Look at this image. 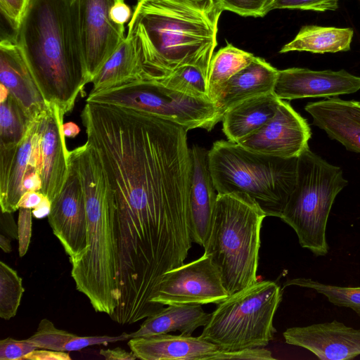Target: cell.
Here are the masks:
<instances>
[{
    "label": "cell",
    "mask_w": 360,
    "mask_h": 360,
    "mask_svg": "<svg viewBox=\"0 0 360 360\" xmlns=\"http://www.w3.org/2000/svg\"><path fill=\"white\" fill-rule=\"evenodd\" d=\"M222 11L215 0H138L127 33L143 81L158 82L187 65L209 73Z\"/></svg>",
    "instance_id": "cell-1"
},
{
    "label": "cell",
    "mask_w": 360,
    "mask_h": 360,
    "mask_svg": "<svg viewBox=\"0 0 360 360\" xmlns=\"http://www.w3.org/2000/svg\"><path fill=\"white\" fill-rule=\"evenodd\" d=\"M15 39L46 103L64 117L90 82L77 0H30Z\"/></svg>",
    "instance_id": "cell-2"
},
{
    "label": "cell",
    "mask_w": 360,
    "mask_h": 360,
    "mask_svg": "<svg viewBox=\"0 0 360 360\" xmlns=\"http://www.w3.org/2000/svg\"><path fill=\"white\" fill-rule=\"evenodd\" d=\"M82 186L86 212V250L71 262L76 288L97 312L110 316L120 300V257L115 209L94 148L86 143L69 151Z\"/></svg>",
    "instance_id": "cell-3"
},
{
    "label": "cell",
    "mask_w": 360,
    "mask_h": 360,
    "mask_svg": "<svg viewBox=\"0 0 360 360\" xmlns=\"http://www.w3.org/2000/svg\"><path fill=\"white\" fill-rule=\"evenodd\" d=\"M265 212L248 195L218 194L204 247L232 295L257 282L260 232Z\"/></svg>",
    "instance_id": "cell-4"
},
{
    "label": "cell",
    "mask_w": 360,
    "mask_h": 360,
    "mask_svg": "<svg viewBox=\"0 0 360 360\" xmlns=\"http://www.w3.org/2000/svg\"><path fill=\"white\" fill-rule=\"evenodd\" d=\"M208 157L218 194L244 193L266 217H281L295 186L297 158L252 152L229 140L215 141Z\"/></svg>",
    "instance_id": "cell-5"
},
{
    "label": "cell",
    "mask_w": 360,
    "mask_h": 360,
    "mask_svg": "<svg viewBox=\"0 0 360 360\" xmlns=\"http://www.w3.org/2000/svg\"><path fill=\"white\" fill-rule=\"evenodd\" d=\"M347 184L339 167L309 147L297 157L295 186L280 218L295 231L301 247L316 257L328 252V216L336 196Z\"/></svg>",
    "instance_id": "cell-6"
},
{
    "label": "cell",
    "mask_w": 360,
    "mask_h": 360,
    "mask_svg": "<svg viewBox=\"0 0 360 360\" xmlns=\"http://www.w3.org/2000/svg\"><path fill=\"white\" fill-rule=\"evenodd\" d=\"M282 300L280 285L257 281L219 303L200 335L219 350L264 347L273 339V321Z\"/></svg>",
    "instance_id": "cell-7"
},
{
    "label": "cell",
    "mask_w": 360,
    "mask_h": 360,
    "mask_svg": "<svg viewBox=\"0 0 360 360\" xmlns=\"http://www.w3.org/2000/svg\"><path fill=\"white\" fill-rule=\"evenodd\" d=\"M86 102L112 104L142 110L181 126L187 131H211L222 120L210 100L191 97L153 81H136L89 95Z\"/></svg>",
    "instance_id": "cell-8"
},
{
    "label": "cell",
    "mask_w": 360,
    "mask_h": 360,
    "mask_svg": "<svg viewBox=\"0 0 360 360\" xmlns=\"http://www.w3.org/2000/svg\"><path fill=\"white\" fill-rule=\"evenodd\" d=\"M229 295L219 269L204 253L200 258L166 272L151 302L162 307L172 304H218Z\"/></svg>",
    "instance_id": "cell-9"
},
{
    "label": "cell",
    "mask_w": 360,
    "mask_h": 360,
    "mask_svg": "<svg viewBox=\"0 0 360 360\" xmlns=\"http://www.w3.org/2000/svg\"><path fill=\"white\" fill-rule=\"evenodd\" d=\"M117 0H77L84 58L90 82L124 40V25L115 23L110 8Z\"/></svg>",
    "instance_id": "cell-10"
},
{
    "label": "cell",
    "mask_w": 360,
    "mask_h": 360,
    "mask_svg": "<svg viewBox=\"0 0 360 360\" xmlns=\"http://www.w3.org/2000/svg\"><path fill=\"white\" fill-rule=\"evenodd\" d=\"M48 220L70 262L81 257L87 248L86 204L79 174L70 158L68 178L51 202Z\"/></svg>",
    "instance_id": "cell-11"
},
{
    "label": "cell",
    "mask_w": 360,
    "mask_h": 360,
    "mask_svg": "<svg viewBox=\"0 0 360 360\" xmlns=\"http://www.w3.org/2000/svg\"><path fill=\"white\" fill-rule=\"evenodd\" d=\"M311 132L307 120L281 100L274 116L254 134L237 143L252 152L276 157L297 158L309 147Z\"/></svg>",
    "instance_id": "cell-12"
},
{
    "label": "cell",
    "mask_w": 360,
    "mask_h": 360,
    "mask_svg": "<svg viewBox=\"0 0 360 360\" xmlns=\"http://www.w3.org/2000/svg\"><path fill=\"white\" fill-rule=\"evenodd\" d=\"M58 108L49 105L39 117V174L41 192L52 202L62 190L69 173V150Z\"/></svg>",
    "instance_id": "cell-13"
},
{
    "label": "cell",
    "mask_w": 360,
    "mask_h": 360,
    "mask_svg": "<svg viewBox=\"0 0 360 360\" xmlns=\"http://www.w3.org/2000/svg\"><path fill=\"white\" fill-rule=\"evenodd\" d=\"M38 126L39 117L32 121L19 144L0 146V206L3 212L19 210L18 203L25 193V177L34 172L39 174Z\"/></svg>",
    "instance_id": "cell-14"
},
{
    "label": "cell",
    "mask_w": 360,
    "mask_h": 360,
    "mask_svg": "<svg viewBox=\"0 0 360 360\" xmlns=\"http://www.w3.org/2000/svg\"><path fill=\"white\" fill-rule=\"evenodd\" d=\"M360 89V77L345 70H312L291 68L278 70L274 94L281 100L330 98Z\"/></svg>",
    "instance_id": "cell-15"
},
{
    "label": "cell",
    "mask_w": 360,
    "mask_h": 360,
    "mask_svg": "<svg viewBox=\"0 0 360 360\" xmlns=\"http://www.w3.org/2000/svg\"><path fill=\"white\" fill-rule=\"evenodd\" d=\"M283 335L287 344L306 349L321 360L352 359L360 355V329L336 320L289 328Z\"/></svg>",
    "instance_id": "cell-16"
},
{
    "label": "cell",
    "mask_w": 360,
    "mask_h": 360,
    "mask_svg": "<svg viewBox=\"0 0 360 360\" xmlns=\"http://www.w3.org/2000/svg\"><path fill=\"white\" fill-rule=\"evenodd\" d=\"M208 152L197 145L191 148L188 226L192 242L203 248L210 236L218 196L210 169Z\"/></svg>",
    "instance_id": "cell-17"
},
{
    "label": "cell",
    "mask_w": 360,
    "mask_h": 360,
    "mask_svg": "<svg viewBox=\"0 0 360 360\" xmlns=\"http://www.w3.org/2000/svg\"><path fill=\"white\" fill-rule=\"evenodd\" d=\"M0 82L20 104L30 118H38L46 110V103L14 39L0 42Z\"/></svg>",
    "instance_id": "cell-18"
},
{
    "label": "cell",
    "mask_w": 360,
    "mask_h": 360,
    "mask_svg": "<svg viewBox=\"0 0 360 360\" xmlns=\"http://www.w3.org/2000/svg\"><path fill=\"white\" fill-rule=\"evenodd\" d=\"M304 110L313 124L347 150L360 153V101H345L338 96L309 102Z\"/></svg>",
    "instance_id": "cell-19"
},
{
    "label": "cell",
    "mask_w": 360,
    "mask_h": 360,
    "mask_svg": "<svg viewBox=\"0 0 360 360\" xmlns=\"http://www.w3.org/2000/svg\"><path fill=\"white\" fill-rule=\"evenodd\" d=\"M128 345L142 360H211L219 349L200 336L168 333L131 338Z\"/></svg>",
    "instance_id": "cell-20"
},
{
    "label": "cell",
    "mask_w": 360,
    "mask_h": 360,
    "mask_svg": "<svg viewBox=\"0 0 360 360\" xmlns=\"http://www.w3.org/2000/svg\"><path fill=\"white\" fill-rule=\"evenodd\" d=\"M278 74V70L255 56L250 65L228 80L214 101L222 117L230 108L243 101L274 93Z\"/></svg>",
    "instance_id": "cell-21"
},
{
    "label": "cell",
    "mask_w": 360,
    "mask_h": 360,
    "mask_svg": "<svg viewBox=\"0 0 360 360\" xmlns=\"http://www.w3.org/2000/svg\"><path fill=\"white\" fill-rule=\"evenodd\" d=\"M281 99L274 93L243 101L223 115L222 129L229 141L237 143L262 128L275 115Z\"/></svg>",
    "instance_id": "cell-22"
},
{
    "label": "cell",
    "mask_w": 360,
    "mask_h": 360,
    "mask_svg": "<svg viewBox=\"0 0 360 360\" xmlns=\"http://www.w3.org/2000/svg\"><path fill=\"white\" fill-rule=\"evenodd\" d=\"M211 314L200 304H172L146 318L139 330L129 333V338L150 337L169 332L179 331L191 335L200 326H205Z\"/></svg>",
    "instance_id": "cell-23"
},
{
    "label": "cell",
    "mask_w": 360,
    "mask_h": 360,
    "mask_svg": "<svg viewBox=\"0 0 360 360\" xmlns=\"http://www.w3.org/2000/svg\"><path fill=\"white\" fill-rule=\"evenodd\" d=\"M143 80V70L132 37L127 34L111 57L95 76L89 95Z\"/></svg>",
    "instance_id": "cell-24"
},
{
    "label": "cell",
    "mask_w": 360,
    "mask_h": 360,
    "mask_svg": "<svg viewBox=\"0 0 360 360\" xmlns=\"http://www.w3.org/2000/svg\"><path fill=\"white\" fill-rule=\"evenodd\" d=\"M353 36L354 30L350 27L304 25L295 37L285 44L279 52L325 53L347 51L350 50Z\"/></svg>",
    "instance_id": "cell-25"
},
{
    "label": "cell",
    "mask_w": 360,
    "mask_h": 360,
    "mask_svg": "<svg viewBox=\"0 0 360 360\" xmlns=\"http://www.w3.org/2000/svg\"><path fill=\"white\" fill-rule=\"evenodd\" d=\"M129 334L123 333L118 336H79L58 329L47 319L39 323L36 333L27 340L37 348L54 351H79L91 345H107L129 339Z\"/></svg>",
    "instance_id": "cell-26"
},
{
    "label": "cell",
    "mask_w": 360,
    "mask_h": 360,
    "mask_svg": "<svg viewBox=\"0 0 360 360\" xmlns=\"http://www.w3.org/2000/svg\"><path fill=\"white\" fill-rule=\"evenodd\" d=\"M255 56L227 44L211 60L208 77V96L214 103L228 80L250 65Z\"/></svg>",
    "instance_id": "cell-27"
},
{
    "label": "cell",
    "mask_w": 360,
    "mask_h": 360,
    "mask_svg": "<svg viewBox=\"0 0 360 360\" xmlns=\"http://www.w3.org/2000/svg\"><path fill=\"white\" fill-rule=\"evenodd\" d=\"M0 101V146L18 145L25 137L32 120L9 94Z\"/></svg>",
    "instance_id": "cell-28"
},
{
    "label": "cell",
    "mask_w": 360,
    "mask_h": 360,
    "mask_svg": "<svg viewBox=\"0 0 360 360\" xmlns=\"http://www.w3.org/2000/svg\"><path fill=\"white\" fill-rule=\"evenodd\" d=\"M208 77L209 73L201 68L187 65L179 68L169 77L158 83L191 97L210 100Z\"/></svg>",
    "instance_id": "cell-29"
},
{
    "label": "cell",
    "mask_w": 360,
    "mask_h": 360,
    "mask_svg": "<svg viewBox=\"0 0 360 360\" xmlns=\"http://www.w3.org/2000/svg\"><path fill=\"white\" fill-rule=\"evenodd\" d=\"M289 285L312 289L326 297L333 304L350 308L360 317V287H342L324 284L306 278L288 280L284 286Z\"/></svg>",
    "instance_id": "cell-30"
},
{
    "label": "cell",
    "mask_w": 360,
    "mask_h": 360,
    "mask_svg": "<svg viewBox=\"0 0 360 360\" xmlns=\"http://www.w3.org/2000/svg\"><path fill=\"white\" fill-rule=\"evenodd\" d=\"M24 292L22 280L15 270L0 262V316L9 320L16 315Z\"/></svg>",
    "instance_id": "cell-31"
},
{
    "label": "cell",
    "mask_w": 360,
    "mask_h": 360,
    "mask_svg": "<svg viewBox=\"0 0 360 360\" xmlns=\"http://www.w3.org/2000/svg\"><path fill=\"white\" fill-rule=\"evenodd\" d=\"M222 11L242 16L263 17L272 0H215Z\"/></svg>",
    "instance_id": "cell-32"
},
{
    "label": "cell",
    "mask_w": 360,
    "mask_h": 360,
    "mask_svg": "<svg viewBox=\"0 0 360 360\" xmlns=\"http://www.w3.org/2000/svg\"><path fill=\"white\" fill-rule=\"evenodd\" d=\"M340 0H272L267 12L274 9H300L316 12L335 11Z\"/></svg>",
    "instance_id": "cell-33"
},
{
    "label": "cell",
    "mask_w": 360,
    "mask_h": 360,
    "mask_svg": "<svg viewBox=\"0 0 360 360\" xmlns=\"http://www.w3.org/2000/svg\"><path fill=\"white\" fill-rule=\"evenodd\" d=\"M35 349L37 347L27 339L18 340L7 338L0 341V360H22Z\"/></svg>",
    "instance_id": "cell-34"
},
{
    "label": "cell",
    "mask_w": 360,
    "mask_h": 360,
    "mask_svg": "<svg viewBox=\"0 0 360 360\" xmlns=\"http://www.w3.org/2000/svg\"><path fill=\"white\" fill-rule=\"evenodd\" d=\"M30 0H0V11L11 28L18 30Z\"/></svg>",
    "instance_id": "cell-35"
},
{
    "label": "cell",
    "mask_w": 360,
    "mask_h": 360,
    "mask_svg": "<svg viewBox=\"0 0 360 360\" xmlns=\"http://www.w3.org/2000/svg\"><path fill=\"white\" fill-rule=\"evenodd\" d=\"M222 359H250L273 360L275 359L271 352L263 347L248 348L237 351H222L218 349L212 356L211 360Z\"/></svg>",
    "instance_id": "cell-36"
},
{
    "label": "cell",
    "mask_w": 360,
    "mask_h": 360,
    "mask_svg": "<svg viewBox=\"0 0 360 360\" xmlns=\"http://www.w3.org/2000/svg\"><path fill=\"white\" fill-rule=\"evenodd\" d=\"M31 209L20 207L18 219V236L19 242V255L23 257L29 248L32 236Z\"/></svg>",
    "instance_id": "cell-37"
},
{
    "label": "cell",
    "mask_w": 360,
    "mask_h": 360,
    "mask_svg": "<svg viewBox=\"0 0 360 360\" xmlns=\"http://www.w3.org/2000/svg\"><path fill=\"white\" fill-rule=\"evenodd\" d=\"M23 360H70L71 357L65 352L54 351L37 348L25 355Z\"/></svg>",
    "instance_id": "cell-38"
},
{
    "label": "cell",
    "mask_w": 360,
    "mask_h": 360,
    "mask_svg": "<svg viewBox=\"0 0 360 360\" xmlns=\"http://www.w3.org/2000/svg\"><path fill=\"white\" fill-rule=\"evenodd\" d=\"M133 11L131 8L124 2V0H117L110 8V17L117 24L124 25L129 22Z\"/></svg>",
    "instance_id": "cell-39"
},
{
    "label": "cell",
    "mask_w": 360,
    "mask_h": 360,
    "mask_svg": "<svg viewBox=\"0 0 360 360\" xmlns=\"http://www.w3.org/2000/svg\"><path fill=\"white\" fill-rule=\"evenodd\" d=\"M100 354L107 360H134L137 359L135 354L120 347L101 349Z\"/></svg>",
    "instance_id": "cell-40"
},
{
    "label": "cell",
    "mask_w": 360,
    "mask_h": 360,
    "mask_svg": "<svg viewBox=\"0 0 360 360\" xmlns=\"http://www.w3.org/2000/svg\"><path fill=\"white\" fill-rule=\"evenodd\" d=\"M44 196L45 195L41 191H27L21 197L18 203V207L32 210L41 202Z\"/></svg>",
    "instance_id": "cell-41"
},
{
    "label": "cell",
    "mask_w": 360,
    "mask_h": 360,
    "mask_svg": "<svg viewBox=\"0 0 360 360\" xmlns=\"http://www.w3.org/2000/svg\"><path fill=\"white\" fill-rule=\"evenodd\" d=\"M1 226L4 231L11 238L18 239V225L16 226L12 212L1 213Z\"/></svg>",
    "instance_id": "cell-42"
},
{
    "label": "cell",
    "mask_w": 360,
    "mask_h": 360,
    "mask_svg": "<svg viewBox=\"0 0 360 360\" xmlns=\"http://www.w3.org/2000/svg\"><path fill=\"white\" fill-rule=\"evenodd\" d=\"M51 208V200L45 195L41 202L32 210V215L37 219L48 216Z\"/></svg>",
    "instance_id": "cell-43"
},
{
    "label": "cell",
    "mask_w": 360,
    "mask_h": 360,
    "mask_svg": "<svg viewBox=\"0 0 360 360\" xmlns=\"http://www.w3.org/2000/svg\"><path fill=\"white\" fill-rule=\"evenodd\" d=\"M63 131L65 136L74 138L79 132V128L73 122L63 124Z\"/></svg>",
    "instance_id": "cell-44"
},
{
    "label": "cell",
    "mask_w": 360,
    "mask_h": 360,
    "mask_svg": "<svg viewBox=\"0 0 360 360\" xmlns=\"http://www.w3.org/2000/svg\"><path fill=\"white\" fill-rule=\"evenodd\" d=\"M0 248L6 253H8L12 250L10 240L3 234L0 235Z\"/></svg>",
    "instance_id": "cell-45"
}]
</instances>
